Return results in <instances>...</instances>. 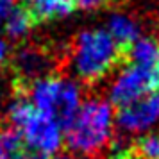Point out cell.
I'll list each match as a JSON object with an SVG mask.
<instances>
[{"instance_id":"obj_17","label":"cell","mask_w":159,"mask_h":159,"mask_svg":"<svg viewBox=\"0 0 159 159\" xmlns=\"http://www.w3.org/2000/svg\"><path fill=\"white\" fill-rule=\"evenodd\" d=\"M7 54H9V48H7V43L0 38V68L2 65L6 63V59H7Z\"/></svg>"},{"instance_id":"obj_10","label":"cell","mask_w":159,"mask_h":159,"mask_svg":"<svg viewBox=\"0 0 159 159\" xmlns=\"http://www.w3.org/2000/svg\"><path fill=\"white\" fill-rule=\"evenodd\" d=\"M159 57V45L152 38H138L134 43L125 48V59L130 65L156 68Z\"/></svg>"},{"instance_id":"obj_6","label":"cell","mask_w":159,"mask_h":159,"mask_svg":"<svg viewBox=\"0 0 159 159\" xmlns=\"http://www.w3.org/2000/svg\"><path fill=\"white\" fill-rule=\"evenodd\" d=\"M159 122V95H148L141 100L120 107L116 115L118 127L129 134H139Z\"/></svg>"},{"instance_id":"obj_9","label":"cell","mask_w":159,"mask_h":159,"mask_svg":"<svg viewBox=\"0 0 159 159\" xmlns=\"http://www.w3.org/2000/svg\"><path fill=\"white\" fill-rule=\"evenodd\" d=\"M106 30L123 50L134 43L139 38V32H141L138 22L125 13H113L107 18V29Z\"/></svg>"},{"instance_id":"obj_2","label":"cell","mask_w":159,"mask_h":159,"mask_svg":"<svg viewBox=\"0 0 159 159\" xmlns=\"http://www.w3.org/2000/svg\"><path fill=\"white\" fill-rule=\"evenodd\" d=\"M122 59H125V50L104 29L79 32L70 50V65L84 82L104 79Z\"/></svg>"},{"instance_id":"obj_18","label":"cell","mask_w":159,"mask_h":159,"mask_svg":"<svg viewBox=\"0 0 159 159\" xmlns=\"http://www.w3.org/2000/svg\"><path fill=\"white\" fill-rule=\"evenodd\" d=\"M56 159H88V157H82V156H77V154H72V152H66V154H59Z\"/></svg>"},{"instance_id":"obj_5","label":"cell","mask_w":159,"mask_h":159,"mask_svg":"<svg viewBox=\"0 0 159 159\" xmlns=\"http://www.w3.org/2000/svg\"><path fill=\"white\" fill-rule=\"evenodd\" d=\"M54 61L45 50L38 47H23L16 52L13 59V68L18 80V93H23L25 88L32 82L48 75Z\"/></svg>"},{"instance_id":"obj_13","label":"cell","mask_w":159,"mask_h":159,"mask_svg":"<svg viewBox=\"0 0 159 159\" xmlns=\"http://www.w3.org/2000/svg\"><path fill=\"white\" fill-rule=\"evenodd\" d=\"M107 159H136V156L132 152V147H125L122 143H116L111 148V154L107 156Z\"/></svg>"},{"instance_id":"obj_20","label":"cell","mask_w":159,"mask_h":159,"mask_svg":"<svg viewBox=\"0 0 159 159\" xmlns=\"http://www.w3.org/2000/svg\"><path fill=\"white\" fill-rule=\"evenodd\" d=\"M156 70H157V73H159V57H157V65H156Z\"/></svg>"},{"instance_id":"obj_11","label":"cell","mask_w":159,"mask_h":159,"mask_svg":"<svg viewBox=\"0 0 159 159\" xmlns=\"http://www.w3.org/2000/svg\"><path fill=\"white\" fill-rule=\"evenodd\" d=\"M32 18H30L29 11L25 7H16L9 18L4 23V30H6V36L9 39H22L29 34L30 27H32Z\"/></svg>"},{"instance_id":"obj_14","label":"cell","mask_w":159,"mask_h":159,"mask_svg":"<svg viewBox=\"0 0 159 159\" xmlns=\"http://www.w3.org/2000/svg\"><path fill=\"white\" fill-rule=\"evenodd\" d=\"M15 9V0H0V25L6 23V20Z\"/></svg>"},{"instance_id":"obj_16","label":"cell","mask_w":159,"mask_h":159,"mask_svg":"<svg viewBox=\"0 0 159 159\" xmlns=\"http://www.w3.org/2000/svg\"><path fill=\"white\" fill-rule=\"evenodd\" d=\"M9 159H48L47 156H41V154H36V152L32 150H20L18 154H15V156H11Z\"/></svg>"},{"instance_id":"obj_1","label":"cell","mask_w":159,"mask_h":159,"mask_svg":"<svg viewBox=\"0 0 159 159\" xmlns=\"http://www.w3.org/2000/svg\"><path fill=\"white\" fill-rule=\"evenodd\" d=\"M66 147L72 154L97 157L113 141V107L111 102L91 97L80 104L72 125L65 130Z\"/></svg>"},{"instance_id":"obj_4","label":"cell","mask_w":159,"mask_h":159,"mask_svg":"<svg viewBox=\"0 0 159 159\" xmlns=\"http://www.w3.org/2000/svg\"><path fill=\"white\" fill-rule=\"evenodd\" d=\"M22 136L23 145L29 147V150L41 154V156H52L57 154L63 145V129L52 116L34 111L30 120L22 129L18 130Z\"/></svg>"},{"instance_id":"obj_19","label":"cell","mask_w":159,"mask_h":159,"mask_svg":"<svg viewBox=\"0 0 159 159\" xmlns=\"http://www.w3.org/2000/svg\"><path fill=\"white\" fill-rule=\"evenodd\" d=\"M0 159H9L7 152L4 148V143H2V136H0Z\"/></svg>"},{"instance_id":"obj_15","label":"cell","mask_w":159,"mask_h":159,"mask_svg":"<svg viewBox=\"0 0 159 159\" xmlns=\"http://www.w3.org/2000/svg\"><path fill=\"white\" fill-rule=\"evenodd\" d=\"M73 2H75V6H79L82 9H97L106 6L109 0H73Z\"/></svg>"},{"instance_id":"obj_3","label":"cell","mask_w":159,"mask_h":159,"mask_svg":"<svg viewBox=\"0 0 159 159\" xmlns=\"http://www.w3.org/2000/svg\"><path fill=\"white\" fill-rule=\"evenodd\" d=\"M159 89V73L156 68H145L138 65L123 66L109 88V102L118 107H125L154 95Z\"/></svg>"},{"instance_id":"obj_8","label":"cell","mask_w":159,"mask_h":159,"mask_svg":"<svg viewBox=\"0 0 159 159\" xmlns=\"http://www.w3.org/2000/svg\"><path fill=\"white\" fill-rule=\"evenodd\" d=\"M27 11H29L32 22H50L57 18L72 15L75 9L73 0H27Z\"/></svg>"},{"instance_id":"obj_7","label":"cell","mask_w":159,"mask_h":159,"mask_svg":"<svg viewBox=\"0 0 159 159\" xmlns=\"http://www.w3.org/2000/svg\"><path fill=\"white\" fill-rule=\"evenodd\" d=\"M63 84H65V79L57 77V75H47V77L30 84L29 100L38 113L52 116L56 120V111H57V106H59Z\"/></svg>"},{"instance_id":"obj_12","label":"cell","mask_w":159,"mask_h":159,"mask_svg":"<svg viewBox=\"0 0 159 159\" xmlns=\"http://www.w3.org/2000/svg\"><path fill=\"white\" fill-rule=\"evenodd\" d=\"M136 159H159V134H143L132 145Z\"/></svg>"}]
</instances>
